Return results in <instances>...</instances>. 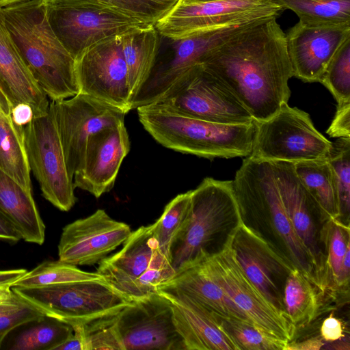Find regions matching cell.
Returning <instances> with one entry per match:
<instances>
[{"label": "cell", "mask_w": 350, "mask_h": 350, "mask_svg": "<svg viewBox=\"0 0 350 350\" xmlns=\"http://www.w3.org/2000/svg\"><path fill=\"white\" fill-rule=\"evenodd\" d=\"M277 18L234 35L201 62L231 89L256 122L272 117L291 96L292 68L286 33Z\"/></svg>", "instance_id": "6da1fadb"}, {"label": "cell", "mask_w": 350, "mask_h": 350, "mask_svg": "<svg viewBox=\"0 0 350 350\" xmlns=\"http://www.w3.org/2000/svg\"><path fill=\"white\" fill-rule=\"evenodd\" d=\"M0 17L35 80L51 101L79 93L75 61L53 31L44 0L0 8Z\"/></svg>", "instance_id": "7a4b0ae2"}, {"label": "cell", "mask_w": 350, "mask_h": 350, "mask_svg": "<svg viewBox=\"0 0 350 350\" xmlns=\"http://www.w3.org/2000/svg\"><path fill=\"white\" fill-rule=\"evenodd\" d=\"M144 129L165 148L208 159L250 157L256 122L219 124L181 115L151 103L137 108Z\"/></svg>", "instance_id": "3957f363"}, {"label": "cell", "mask_w": 350, "mask_h": 350, "mask_svg": "<svg viewBox=\"0 0 350 350\" xmlns=\"http://www.w3.org/2000/svg\"><path fill=\"white\" fill-rule=\"evenodd\" d=\"M241 220L232 180L203 179L191 190L188 217L170 245L169 260L176 274L211 254L217 237Z\"/></svg>", "instance_id": "277c9868"}, {"label": "cell", "mask_w": 350, "mask_h": 350, "mask_svg": "<svg viewBox=\"0 0 350 350\" xmlns=\"http://www.w3.org/2000/svg\"><path fill=\"white\" fill-rule=\"evenodd\" d=\"M12 289L43 314L72 327L115 315L131 303L103 278Z\"/></svg>", "instance_id": "5b68a950"}, {"label": "cell", "mask_w": 350, "mask_h": 350, "mask_svg": "<svg viewBox=\"0 0 350 350\" xmlns=\"http://www.w3.org/2000/svg\"><path fill=\"white\" fill-rule=\"evenodd\" d=\"M282 6L267 8L243 18L209 27L172 40V55L155 65L131 105V110L159 100L186 72L212 49L234 35L266 18L279 16Z\"/></svg>", "instance_id": "8992f818"}, {"label": "cell", "mask_w": 350, "mask_h": 350, "mask_svg": "<svg viewBox=\"0 0 350 350\" xmlns=\"http://www.w3.org/2000/svg\"><path fill=\"white\" fill-rule=\"evenodd\" d=\"M49 22L62 44L77 59L90 46L149 25L97 0H44Z\"/></svg>", "instance_id": "52a82bcc"}, {"label": "cell", "mask_w": 350, "mask_h": 350, "mask_svg": "<svg viewBox=\"0 0 350 350\" xmlns=\"http://www.w3.org/2000/svg\"><path fill=\"white\" fill-rule=\"evenodd\" d=\"M152 103L215 123L244 124L254 120L231 89L202 64L191 68Z\"/></svg>", "instance_id": "ba28073f"}, {"label": "cell", "mask_w": 350, "mask_h": 350, "mask_svg": "<svg viewBox=\"0 0 350 350\" xmlns=\"http://www.w3.org/2000/svg\"><path fill=\"white\" fill-rule=\"evenodd\" d=\"M256 125L250 156L253 159L295 163L326 158L333 147L316 129L308 113L288 103Z\"/></svg>", "instance_id": "9c48e42d"}, {"label": "cell", "mask_w": 350, "mask_h": 350, "mask_svg": "<svg viewBox=\"0 0 350 350\" xmlns=\"http://www.w3.org/2000/svg\"><path fill=\"white\" fill-rule=\"evenodd\" d=\"M24 136L29 167L43 197L59 210L68 211L77 202L75 187L50 105L46 113L34 116L25 126Z\"/></svg>", "instance_id": "30bf717a"}, {"label": "cell", "mask_w": 350, "mask_h": 350, "mask_svg": "<svg viewBox=\"0 0 350 350\" xmlns=\"http://www.w3.org/2000/svg\"><path fill=\"white\" fill-rule=\"evenodd\" d=\"M206 260L216 280L254 325L273 337L286 342L292 340L296 327L247 277L227 238L223 247L208 255Z\"/></svg>", "instance_id": "8fae6325"}, {"label": "cell", "mask_w": 350, "mask_h": 350, "mask_svg": "<svg viewBox=\"0 0 350 350\" xmlns=\"http://www.w3.org/2000/svg\"><path fill=\"white\" fill-rule=\"evenodd\" d=\"M114 323L122 350H186L172 303L159 291L131 301L116 314Z\"/></svg>", "instance_id": "7c38bea8"}, {"label": "cell", "mask_w": 350, "mask_h": 350, "mask_svg": "<svg viewBox=\"0 0 350 350\" xmlns=\"http://www.w3.org/2000/svg\"><path fill=\"white\" fill-rule=\"evenodd\" d=\"M68 172L73 180L86 142L92 134L124 123L121 109L92 96L78 93L61 100L50 101Z\"/></svg>", "instance_id": "4fadbf2b"}, {"label": "cell", "mask_w": 350, "mask_h": 350, "mask_svg": "<svg viewBox=\"0 0 350 350\" xmlns=\"http://www.w3.org/2000/svg\"><path fill=\"white\" fill-rule=\"evenodd\" d=\"M121 36L88 47L75 59V70L79 93L127 113L131 105Z\"/></svg>", "instance_id": "5bb4252c"}, {"label": "cell", "mask_w": 350, "mask_h": 350, "mask_svg": "<svg viewBox=\"0 0 350 350\" xmlns=\"http://www.w3.org/2000/svg\"><path fill=\"white\" fill-rule=\"evenodd\" d=\"M132 231L105 210L66 225L58 244L59 260L75 266L93 265L123 244Z\"/></svg>", "instance_id": "9a60e30c"}, {"label": "cell", "mask_w": 350, "mask_h": 350, "mask_svg": "<svg viewBox=\"0 0 350 350\" xmlns=\"http://www.w3.org/2000/svg\"><path fill=\"white\" fill-rule=\"evenodd\" d=\"M286 38L293 77L304 82H319L330 62L350 39V23L308 25L299 21Z\"/></svg>", "instance_id": "2e32d148"}, {"label": "cell", "mask_w": 350, "mask_h": 350, "mask_svg": "<svg viewBox=\"0 0 350 350\" xmlns=\"http://www.w3.org/2000/svg\"><path fill=\"white\" fill-rule=\"evenodd\" d=\"M227 239L247 277L271 304L284 311L283 295L277 282L284 279L293 267L243 220L232 229Z\"/></svg>", "instance_id": "e0dca14e"}, {"label": "cell", "mask_w": 350, "mask_h": 350, "mask_svg": "<svg viewBox=\"0 0 350 350\" xmlns=\"http://www.w3.org/2000/svg\"><path fill=\"white\" fill-rule=\"evenodd\" d=\"M130 150L124 123L103 129L88 138L73 176L75 187L96 198L113 187L120 165Z\"/></svg>", "instance_id": "ac0fdd59"}, {"label": "cell", "mask_w": 350, "mask_h": 350, "mask_svg": "<svg viewBox=\"0 0 350 350\" xmlns=\"http://www.w3.org/2000/svg\"><path fill=\"white\" fill-rule=\"evenodd\" d=\"M278 5H280L274 0H221L198 3L179 1L156 23L155 27L160 35L176 40L197 31Z\"/></svg>", "instance_id": "d6986e66"}, {"label": "cell", "mask_w": 350, "mask_h": 350, "mask_svg": "<svg viewBox=\"0 0 350 350\" xmlns=\"http://www.w3.org/2000/svg\"><path fill=\"white\" fill-rule=\"evenodd\" d=\"M171 301L175 326L186 350H240L216 314L184 293L160 286Z\"/></svg>", "instance_id": "ffe728a7"}, {"label": "cell", "mask_w": 350, "mask_h": 350, "mask_svg": "<svg viewBox=\"0 0 350 350\" xmlns=\"http://www.w3.org/2000/svg\"><path fill=\"white\" fill-rule=\"evenodd\" d=\"M161 255L153 224L142 226L131 232L120 250L99 262L96 272L129 299L136 281Z\"/></svg>", "instance_id": "44dd1931"}, {"label": "cell", "mask_w": 350, "mask_h": 350, "mask_svg": "<svg viewBox=\"0 0 350 350\" xmlns=\"http://www.w3.org/2000/svg\"><path fill=\"white\" fill-rule=\"evenodd\" d=\"M271 162L284 210L316 268L320 260V251L316 239L313 213L323 210L299 179L294 163L284 161Z\"/></svg>", "instance_id": "7402d4cb"}, {"label": "cell", "mask_w": 350, "mask_h": 350, "mask_svg": "<svg viewBox=\"0 0 350 350\" xmlns=\"http://www.w3.org/2000/svg\"><path fill=\"white\" fill-rule=\"evenodd\" d=\"M0 89L12 107L29 105L33 117L46 113L50 101L22 58L0 17Z\"/></svg>", "instance_id": "603a6c76"}, {"label": "cell", "mask_w": 350, "mask_h": 350, "mask_svg": "<svg viewBox=\"0 0 350 350\" xmlns=\"http://www.w3.org/2000/svg\"><path fill=\"white\" fill-rule=\"evenodd\" d=\"M250 158L252 175L256 190L266 211L273 222L276 231L286 245L297 267L312 279L315 267L299 241L284 210L271 162Z\"/></svg>", "instance_id": "cb8c5ba5"}, {"label": "cell", "mask_w": 350, "mask_h": 350, "mask_svg": "<svg viewBox=\"0 0 350 350\" xmlns=\"http://www.w3.org/2000/svg\"><path fill=\"white\" fill-rule=\"evenodd\" d=\"M206 256L161 286L184 293L219 317L251 322L216 280Z\"/></svg>", "instance_id": "d4e9b609"}, {"label": "cell", "mask_w": 350, "mask_h": 350, "mask_svg": "<svg viewBox=\"0 0 350 350\" xmlns=\"http://www.w3.org/2000/svg\"><path fill=\"white\" fill-rule=\"evenodd\" d=\"M0 213L16 228L21 239L42 245L45 226L33 198L0 169Z\"/></svg>", "instance_id": "484cf974"}, {"label": "cell", "mask_w": 350, "mask_h": 350, "mask_svg": "<svg viewBox=\"0 0 350 350\" xmlns=\"http://www.w3.org/2000/svg\"><path fill=\"white\" fill-rule=\"evenodd\" d=\"M131 105L154 66L159 50V33L154 25L135 29L121 36Z\"/></svg>", "instance_id": "4316f807"}, {"label": "cell", "mask_w": 350, "mask_h": 350, "mask_svg": "<svg viewBox=\"0 0 350 350\" xmlns=\"http://www.w3.org/2000/svg\"><path fill=\"white\" fill-rule=\"evenodd\" d=\"M0 169L32 194L24 129L15 124L12 105L0 89Z\"/></svg>", "instance_id": "83f0119b"}, {"label": "cell", "mask_w": 350, "mask_h": 350, "mask_svg": "<svg viewBox=\"0 0 350 350\" xmlns=\"http://www.w3.org/2000/svg\"><path fill=\"white\" fill-rule=\"evenodd\" d=\"M73 332L70 325L43 314L12 329L4 338L0 349L56 350Z\"/></svg>", "instance_id": "f1b7e54d"}, {"label": "cell", "mask_w": 350, "mask_h": 350, "mask_svg": "<svg viewBox=\"0 0 350 350\" xmlns=\"http://www.w3.org/2000/svg\"><path fill=\"white\" fill-rule=\"evenodd\" d=\"M313 280L297 267L288 272L284 285L285 314L295 327L312 321L317 314L319 299Z\"/></svg>", "instance_id": "f546056e"}, {"label": "cell", "mask_w": 350, "mask_h": 350, "mask_svg": "<svg viewBox=\"0 0 350 350\" xmlns=\"http://www.w3.org/2000/svg\"><path fill=\"white\" fill-rule=\"evenodd\" d=\"M299 179L329 219L339 217L332 168L327 158L295 163Z\"/></svg>", "instance_id": "4dcf8cb0"}, {"label": "cell", "mask_w": 350, "mask_h": 350, "mask_svg": "<svg viewBox=\"0 0 350 350\" xmlns=\"http://www.w3.org/2000/svg\"><path fill=\"white\" fill-rule=\"evenodd\" d=\"M308 25L350 23V0H274Z\"/></svg>", "instance_id": "1f68e13d"}, {"label": "cell", "mask_w": 350, "mask_h": 350, "mask_svg": "<svg viewBox=\"0 0 350 350\" xmlns=\"http://www.w3.org/2000/svg\"><path fill=\"white\" fill-rule=\"evenodd\" d=\"M102 278L97 272L84 271L59 260H45L27 271L12 286L35 287Z\"/></svg>", "instance_id": "d6a6232c"}, {"label": "cell", "mask_w": 350, "mask_h": 350, "mask_svg": "<svg viewBox=\"0 0 350 350\" xmlns=\"http://www.w3.org/2000/svg\"><path fill=\"white\" fill-rule=\"evenodd\" d=\"M191 190L178 194L165 206L153 223L154 236L160 252L169 259L171 243L185 223L190 210Z\"/></svg>", "instance_id": "836d02e7"}, {"label": "cell", "mask_w": 350, "mask_h": 350, "mask_svg": "<svg viewBox=\"0 0 350 350\" xmlns=\"http://www.w3.org/2000/svg\"><path fill=\"white\" fill-rule=\"evenodd\" d=\"M217 317L240 350H284L288 343L265 333L250 321Z\"/></svg>", "instance_id": "e575fe53"}, {"label": "cell", "mask_w": 350, "mask_h": 350, "mask_svg": "<svg viewBox=\"0 0 350 350\" xmlns=\"http://www.w3.org/2000/svg\"><path fill=\"white\" fill-rule=\"evenodd\" d=\"M334 173L339 216L350 210V137L339 138L326 157Z\"/></svg>", "instance_id": "d590c367"}, {"label": "cell", "mask_w": 350, "mask_h": 350, "mask_svg": "<svg viewBox=\"0 0 350 350\" xmlns=\"http://www.w3.org/2000/svg\"><path fill=\"white\" fill-rule=\"evenodd\" d=\"M319 82L332 94L337 107L350 103V39L330 62Z\"/></svg>", "instance_id": "8d00e7d4"}, {"label": "cell", "mask_w": 350, "mask_h": 350, "mask_svg": "<svg viewBox=\"0 0 350 350\" xmlns=\"http://www.w3.org/2000/svg\"><path fill=\"white\" fill-rule=\"evenodd\" d=\"M142 23L156 25L180 0H97Z\"/></svg>", "instance_id": "74e56055"}, {"label": "cell", "mask_w": 350, "mask_h": 350, "mask_svg": "<svg viewBox=\"0 0 350 350\" xmlns=\"http://www.w3.org/2000/svg\"><path fill=\"white\" fill-rule=\"evenodd\" d=\"M115 316L77 325L83 336L84 350H122L115 328Z\"/></svg>", "instance_id": "f35d334b"}, {"label": "cell", "mask_w": 350, "mask_h": 350, "mask_svg": "<svg viewBox=\"0 0 350 350\" xmlns=\"http://www.w3.org/2000/svg\"><path fill=\"white\" fill-rule=\"evenodd\" d=\"M328 241V265L334 282L340 286V280L342 260L347 247L350 245L349 228L338 222L336 219H332Z\"/></svg>", "instance_id": "ab89813d"}, {"label": "cell", "mask_w": 350, "mask_h": 350, "mask_svg": "<svg viewBox=\"0 0 350 350\" xmlns=\"http://www.w3.org/2000/svg\"><path fill=\"white\" fill-rule=\"evenodd\" d=\"M40 310L24 299L19 306L0 314V347L6 335L15 327L27 321L40 317Z\"/></svg>", "instance_id": "60d3db41"}, {"label": "cell", "mask_w": 350, "mask_h": 350, "mask_svg": "<svg viewBox=\"0 0 350 350\" xmlns=\"http://www.w3.org/2000/svg\"><path fill=\"white\" fill-rule=\"evenodd\" d=\"M326 132L332 137H350V103L337 107L335 117Z\"/></svg>", "instance_id": "b9f144b4"}, {"label": "cell", "mask_w": 350, "mask_h": 350, "mask_svg": "<svg viewBox=\"0 0 350 350\" xmlns=\"http://www.w3.org/2000/svg\"><path fill=\"white\" fill-rule=\"evenodd\" d=\"M321 338L325 342H333L344 337V327L342 321L330 314L326 318L320 328Z\"/></svg>", "instance_id": "7bdbcfd3"}, {"label": "cell", "mask_w": 350, "mask_h": 350, "mask_svg": "<svg viewBox=\"0 0 350 350\" xmlns=\"http://www.w3.org/2000/svg\"><path fill=\"white\" fill-rule=\"evenodd\" d=\"M12 117L14 122L24 129L33 118L32 107L26 103H18L12 107Z\"/></svg>", "instance_id": "ee69618b"}, {"label": "cell", "mask_w": 350, "mask_h": 350, "mask_svg": "<svg viewBox=\"0 0 350 350\" xmlns=\"http://www.w3.org/2000/svg\"><path fill=\"white\" fill-rule=\"evenodd\" d=\"M0 239L15 243L21 239L13 225L0 213Z\"/></svg>", "instance_id": "f6af8a7d"}, {"label": "cell", "mask_w": 350, "mask_h": 350, "mask_svg": "<svg viewBox=\"0 0 350 350\" xmlns=\"http://www.w3.org/2000/svg\"><path fill=\"white\" fill-rule=\"evenodd\" d=\"M325 345L321 337L311 338L300 342H288L284 350H320Z\"/></svg>", "instance_id": "bcb514c9"}, {"label": "cell", "mask_w": 350, "mask_h": 350, "mask_svg": "<svg viewBox=\"0 0 350 350\" xmlns=\"http://www.w3.org/2000/svg\"><path fill=\"white\" fill-rule=\"evenodd\" d=\"M73 334L56 350H84L83 339L81 332L78 326H74Z\"/></svg>", "instance_id": "7dc6e473"}, {"label": "cell", "mask_w": 350, "mask_h": 350, "mask_svg": "<svg viewBox=\"0 0 350 350\" xmlns=\"http://www.w3.org/2000/svg\"><path fill=\"white\" fill-rule=\"evenodd\" d=\"M27 273L23 269L0 271V286H12L19 278Z\"/></svg>", "instance_id": "c3c4849f"}, {"label": "cell", "mask_w": 350, "mask_h": 350, "mask_svg": "<svg viewBox=\"0 0 350 350\" xmlns=\"http://www.w3.org/2000/svg\"><path fill=\"white\" fill-rule=\"evenodd\" d=\"M350 273V245L347 247L341 268L340 286L347 285Z\"/></svg>", "instance_id": "681fc988"}, {"label": "cell", "mask_w": 350, "mask_h": 350, "mask_svg": "<svg viewBox=\"0 0 350 350\" xmlns=\"http://www.w3.org/2000/svg\"><path fill=\"white\" fill-rule=\"evenodd\" d=\"M23 301L22 297L14 293L10 299L0 301V314L19 306Z\"/></svg>", "instance_id": "f907efd6"}, {"label": "cell", "mask_w": 350, "mask_h": 350, "mask_svg": "<svg viewBox=\"0 0 350 350\" xmlns=\"http://www.w3.org/2000/svg\"><path fill=\"white\" fill-rule=\"evenodd\" d=\"M14 295V292L12 291L11 285L0 286V301L10 299Z\"/></svg>", "instance_id": "816d5d0a"}, {"label": "cell", "mask_w": 350, "mask_h": 350, "mask_svg": "<svg viewBox=\"0 0 350 350\" xmlns=\"http://www.w3.org/2000/svg\"><path fill=\"white\" fill-rule=\"evenodd\" d=\"M28 0H0V8H3L8 5H13L15 3L26 1Z\"/></svg>", "instance_id": "f5cc1de1"}, {"label": "cell", "mask_w": 350, "mask_h": 350, "mask_svg": "<svg viewBox=\"0 0 350 350\" xmlns=\"http://www.w3.org/2000/svg\"><path fill=\"white\" fill-rule=\"evenodd\" d=\"M185 2H208V1H221V0H180Z\"/></svg>", "instance_id": "db71d44e"}]
</instances>
